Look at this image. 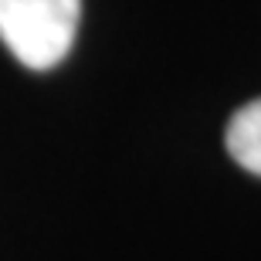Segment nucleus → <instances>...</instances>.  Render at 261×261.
Masks as SVG:
<instances>
[{"label": "nucleus", "mask_w": 261, "mask_h": 261, "mask_svg": "<svg viewBox=\"0 0 261 261\" xmlns=\"http://www.w3.org/2000/svg\"><path fill=\"white\" fill-rule=\"evenodd\" d=\"M82 0H0V41L20 65L48 71L75 44Z\"/></svg>", "instance_id": "obj_1"}, {"label": "nucleus", "mask_w": 261, "mask_h": 261, "mask_svg": "<svg viewBox=\"0 0 261 261\" xmlns=\"http://www.w3.org/2000/svg\"><path fill=\"white\" fill-rule=\"evenodd\" d=\"M224 143H227V153L234 163L261 176V98H251L248 106H241L231 116Z\"/></svg>", "instance_id": "obj_2"}]
</instances>
